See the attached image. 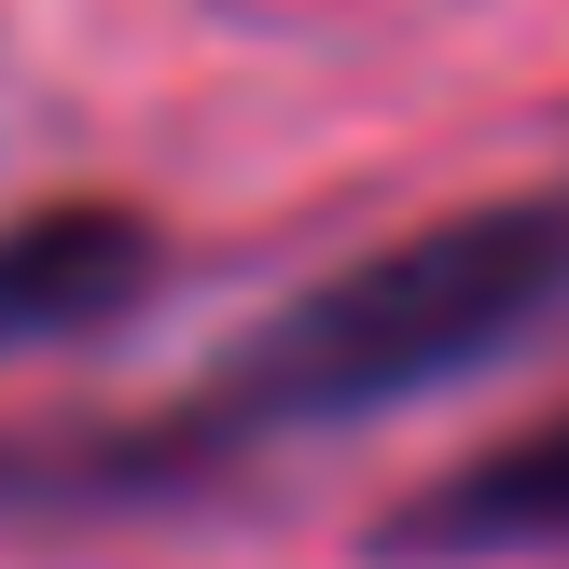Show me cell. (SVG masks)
I'll list each match as a JSON object with an SVG mask.
<instances>
[{
  "label": "cell",
  "instance_id": "cell-1",
  "mask_svg": "<svg viewBox=\"0 0 569 569\" xmlns=\"http://www.w3.org/2000/svg\"><path fill=\"white\" fill-rule=\"evenodd\" d=\"M569 333V181L472 194L445 222H403L361 264L306 278L292 306L237 333L209 376L126 417H0V528H139L222 500L250 459L306 431H361L389 403L472 389Z\"/></svg>",
  "mask_w": 569,
  "mask_h": 569
},
{
  "label": "cell",
  "instance_id": "cell-2",
  "mask_svg": "<svg viewBox=\"0 0 569 569\" xmlns=\"http://www.w3.org/2000/svg\"><path fill=\"white\" fill-rule=\"evenodd\" d=\"M167 292V222L126 194L0 209V348H98Z\"/></svg>",
  "mask_w": 569,
  "mask_h": 569
},
{
  "label": "cell",
  "instance_id": "cell-3",
  "mask_svg": "<svg viewBox=\"0 0 569 569\" xmlns=\"http://www.w3.org/2000/svg\"><path fill=\"white\" fill-rule=\"evenodd\" d=\"M515 556H569V417L472 445L376 515V569H515Z\"/></svg>",
  "mask_w": 569,
  "mask_h": 569
}]
</instances>
